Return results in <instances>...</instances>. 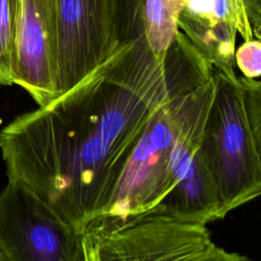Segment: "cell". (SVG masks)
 Here are the masks:
<instances>
[{
    "label": "cell",
    "instance_id": "6da1fadb",
    "mask_svg": "<svg viewBox=\"0 0 261 261\" xmlns=\"http://www.w3.org/2000/svg\"><path fill=\"white\" fill-rule=\"evenodd\" d=\"M212 67L177 32L155 54L141 19L74 87L0 130L7 180L32 189L77 232L107 203L154 110L211 77Z\"/></svg>",
    "mask_w": 261,
    "mask_h": 261
},
{
    "label": "cell",
    "instance_id": "7a4b0ae2",
    "mask_svg": "<svg viewBox=\"0 0 261 261\" xmlns=\"http://www.w3.org/2000/svg\"><path fill=\"white\" fill-rule=\"evenodd\" d=\"M213 93L210 77L154 110L111 196L88 228L149 213L165 200L200 150Z\"/></svg>",
    "mask_w": 261,
    "mask_h": 261
},
{
    "label": "cell",
    "instance_id": "3957f363",
    "mask_svg": "<svg viewBox=\"0 0 261 261\" xmlns=\"http://www.w3.org/2000/svg\"><path fill=\"white\" fill-rule=\"evenodd\" d=\"M211 77L200 148L225 217L261 194V83L213 67Z\"/></svg>",
    "mask_w": 261,
    "mask_h": 261
},
{
    "label": "cell",
    "instance_id": "277c9868",
    "mask_svg": "<svg viewBox=\"0 0 261 261\" xmlns=\"http://www.w3.org/2000/svg\"><path fill=\"white\" fill-rule=\"evenodd\" d=\"M83 234L95 261H196L215 245L206 224L156 213L93 226Z\"/></svg>",
    "mask_w": 261,
    "mask_h": 261
},
{
    "label": "cell",
    "instance_id": "5b68a950",
    "mask_svg": "<svg viewBox=\"0 0 261 261\" xmlns=\"http://www.w3.org/2000/svg\"><path fill=\"white\" fill-rule=\"evenodd\" d=\"M0 252L6 261H84L83 234L28 186L7 180L0 193Z\"/></svg>",
    "mask_w": 261,
    "mask_h": 261
},
{
    "label": "cell",
    "instance_id": "8992f818",
    "mask_svg": "<svg viewBox=\"0 0 261 261\" xmlns=\"http://www.w3.org/2000/svg\"><path fill=\"white\" fill-rule=\"evenodd\" d=\"M125 0H56L60 96L118 47L125 28Z\"/></svg>",
    "mask_w": 261,
    "mask_h": 261
},
{
    "label": "cell",
    "instance_id": "52a82bcc",
    "mask_svg": "<svg viewBox=\"0 0 261 261\" xmlns=\"http://www.w3.org/2000/svg\"><path fill=\"white\" fill-rule=\"evenodd\" d=\"M56 0H21L12 48V85L39 107L60 97L57 69Z\"/></svg>",
    "mask_w": 261,
    "mask_h": 261
},
{
    "label": "cell",
    "instance_id": "ba28073f",
    "mask_svg": "<svg viewBox=\"0 0 261 261\" xmlns=\"http://www.w3.org/2000/svg\"><path fill=\"white\" fill-rule=\"evenodd\" d=\"M180 9L181 0H141L144 35L155 54L163 55L173 42Z\"/></svg>",
    "mask_w": 261,
    "mask_h": 261
},
{
    "label": "cell",
    "instance_id": "9c48e42d",
    "mask_svg": "<svg viewBox=\"0 0 261 261\" xmlns=\"http://www.w3.org/2000/svg\"><path fill=\"white\" fill-rule=\"evenodd\" d=\"M20 2L0 0V87L12 85V48Z\"/></svg>",
    "mask_w": 261,
    "mask_h": 261
},
{
    "label": "cell",
    "instance_id": "30bf717a",
    "mask_svg": "<svg viewBox=\"0 0 261 261\" xmlns=\"http://www.w3.org/2000/svg\"><path fill=\"white\" fill-rule=\"evenodd\" d=\"M234 14L238 34L245 41L261 38V0H228Z\"/></svg>",
    "mask_w": 261,
    "mask_h": 261
},
{
    "label": "cell",
    "instance_id": "8fae6325",
    "mask_svg": "<svg viewBox=\"0 0 261 261\" xmlns=\"http://www.w3.org/2000/svg\"><path fill=\"white\" fill-rule=\"evenodd\" d=\"M234 63L249 79H257L261 73V42L260 40L245 41L234 52Z\"/></svg>",
    "mask_w": 261,
    "mask_h": 261
},
{
    "label": "cell",
    "instance_id": "7c38bea8",
    "mask_svg": "<svg viewBox=\"0 0 261 261\" xmlns=\"http://www.w3.org/2000/svg\"><path fill=\"white\" fill-rule=\"evenodd\" d=\"M196 261H256L246 255L229 252L223 248L214 245L207 253Z\"/></svg>",
    "mask_w": 261,
    "mask_h": 261
},
{
    "label": "cell",
    "instance_id": "4fadbf2b",
    "mask_svg": "<svg viewBox=\"0 0 261 261\" xmlns=\"http://www.w3.org/2000/svg\"><path fill=\"white\" fill-rule=\"evenodd\" d=\"M83 248H84V261H95L91 244L84 234H83Z\"/></svg>",
    "mask_w": 261,
    "mask_h": 261
},
{
    "label": "cell",
    "instance_id": "5bb4252c",
    "mask_svg": "<svg viewBox=\"0 0 261 261\" xmlns=\"http://www.w3.org/2000/svg\"><path fill=\"white\" fill-rule=\"evenodd\" d=\"M0 261H6V260L4 259V257H3V255L1 254V252H0Z\"/></svg>",
    "mask_w": 261,
    "mask_h": 261
}]
</instances>
